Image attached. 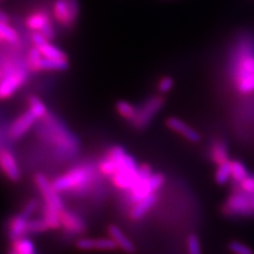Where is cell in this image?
Masks as SVG:
<instances>
[{
  "label": "cell",
  "mask_w": 254,
  "mask_h": 254,
  "mask_svg": "<svg viewBox=\"0 0 254 254\" xmlns=\"http://www.w3.org/2000/svg\"><path fill=\"white\" fill-rule=\"evenodd\" d=\"M38 125L37 134L45 142L57 146L64 158L72 157L78 152L77 138L64 123L52 114H48Z\"/></svg>",
  "instance_id": "obj_1"
},
{
  "label": "cell",
  "mask_w": 254,
  "mask_h": 254,
  "mask_svg": "<svg viewBox=\"0 0 254 254\" xmlns=\"http://www.w3.org/2000/svg\"><path fill=\"white\" fill-rule=\"evenodd\" d=\"M232 81L243 94L254 92V51L247 46L237 52L232 69Z\"/></svg>",
  "instance_id": "obj_2"
},
{
  "label": "cell",
  "mask_w": 254,
  "mask_h": 254,
  "mask_svg": "<svg viewBox=\"0 0 254 254\" xmlns=\"http://www.w3.org/2000/svg\"><path fill=\"white\" fill-rule=\"evenodd\" d=\"M165 181L164 175L161 173L153 174L152 168L147 164L139 166V176L136 184L129 190L130 200L136 203L149 195L155 194Z\"/></svg>",
  "instance_id": "obj_3"
},
{
  "label": "cell",
  "mask_w": 254,
  "mask_h": 254,
  "mask_svg": "<svg viewBox=\"0 0 254 254\" xmlns=\"http://www.w3.org/2000/svg\"><path fill=\"white\" fill-rule=\"evenodd\" d=\"M93 177V171L90 168L79 166L71 170L63 176L55 179L52 182V187L57 192H66L83 189L88 186Z\"/></svg>",
  "instance_id": "obj_4"
},
{
  "label": "cell",
  "mask_w": 254,
  "mask_h": 254,
  "mask_svg": "<svg viewBox=\"0 0 254 254\" xmlns=\"http://www.w3.org/2000/svg\"><path fill=\"white\" fill-rule=\"evenodd\" d=\"M138 176L139 166L131 156L126 154L123 160L119 164L117 173L111 179H113V184L116 188L124 190H129L136 184Z\"/></svg>",
  "instance_id": "obj_5"
},
{
  "label": "cell",
  "mask_w": 254,
  "mask_h": 254,
  "mask_svg": "<svg viewBox=\"0 0 254 254\" xmlns=\"http://www.w3.org/2000/svg\"><path fill=\"white\" fill-rule=\"evenodd\" d=\"M164 105V98L162 94H156L149 97L143 102V104L137 108V115L131 125L136 129L142 130L153 121V119L158 115L159 111L162 109Z\"/></svg>",
  "instance_id": "obj_6"
},
{
  "label": "cell",
  "mask_w": 254,
  "mask_h": 254,
  "mask_svg": "<svg viewBox=\"0 0 254 254\" xmlns=\"http://www.w3.org/2000/svg\"><path fill=\"white\" fill-rule=\"evenodd\" d=\"M79 6L77 0H54L53 1V18L63 28H72L77 20Z\"/></svg>",
  "instance_id": "obj_7"
},
{
  "label": "cell",
  "mask_w": 254,
  "mask_h": 254,
  "mask_svg": "<svg viewBox=\"0 0 254 254\" xmlns=\"http://www.w3.org/2000/svg\"><path fill=\"white\" fill-rule=\"evenodd\" d=\"M225 214L229 216H249L254 213L252 205V196L245 193L238 188L235 192L230 196L224 208Z\"/></svg>",
  "instance_id": "obj_8"
},
{
  "label": "cell",
  "mask_w": 254,
  "mask_h": 254,
  "mask_svg": "<svg viewBox=\"0 0 254 254\" xmlns=\"http://www.w3.org/2000/svg\"><path fill=\"white\" fill-rule=\"evenodd\" d=\"M29 70L27 67H20L12 72L4 73L0 78V101L12 98L18 89L26 84Z\"/></svg>",
  "instance_id": "obj_9"
},
{
  "label": "cell",
  "mask_w": 254,
  "mask_h": 254,
  "mask_svg": "<svg viewBox=\"0 0 254 254\" xmlns=\"http://www.w3.org/2000/svg\"><path fill=\"white\" fill-rule=\"evenodd\" d=\"M26 26L31 32H42L50 42L55 37V30L51 17L45 11H36L28 15Z\"/></svg>",
  "instance_id": "obj_10"
},
{
  "label": "cell",
  "mask_w": 254,
  "mask_h": 254,
  "mask_svg": "<svg viewBox=\"0 0 254 254\" xmlns=\"http://www.w3.org/2000/svg\"><path fill=\"white\" fill-rule=\"evenodd\" d=\"M34 181L39 190V192L42 193L44 197L45 204L52 206V208L57 209L60 212L65 210V206H64V202L59 195V192L54 190L52 184H50L45 175L36 174Z\"/></svg>",
  "instance_id": "obj_11"
},
{
  "label": "cell",
  "mask_w": 254,
  "mask_h": 254,
  "mask_svg": "<svg viewBox=\"0 0 254 254\" xmlns=\"http://www.w3.org/2000/svg\"><path fill=\"white\" fill-rule=\"evenodd\" d=\"M126 152L121 146H114L99 163V171L106 177H113L117 173L119 164L123 160Z\"/></svg>",
  "instance_id": "obj_12"
},
{
  "label": "cell",
  "mask_w": 254,
  "mask_h": 254,
  "mask_svg": "<svg viewBox=\"0 0 254 254\" xmlns=\"http://www.w3.org/2000/svg\"><path fill=\"white\" fill-rule=\"evenodd\" d=\"M38 121V119L28 109L22 113L12 122L9 128V136L11 139L17 140L22 138L25 134L33 127V125Z\"/></svg>",
  "instance_id": "obj_13"
},
{
  "label": "cell",
  "mask_w": 254,
  "mask_h": 254,
  "mask_svg": "<svg viewBox=\"0 0 254 254\" xmlns=\"http://www.w3.org/2000/svg\"><path fill=\"white\" fill-rule=\"evenodd\" d=\"M0 168L1 171L9 178V180L13 182H17L20 180L21 174L19 166L16 162V159L14 155L7 149L0 150Z\"/></svg>",
  "instance_id": "obj_14"
},
{
  "label": "cell",
  "mask_w": 254,
  "mask_h": 254,
  "mask_svg": "<svg viewBox=\"0 0 254 254\" xmlns=\"http://www.w3.org/2000/svg\"><path fill=\"white\" fill-rule=\"evenodd\" d=\"M76 248L83 251L89 250H100V251H113L118 249L117 243L113 238H99V240H92V238H79L76 241Z\"/></svg>",
  "instance_id": "obj_15"
},
{
  "label": "cell",
  "mask_w": 254,
  "mask_h": 254,
  "mask_svg": "<svg viewBox=\"0 0 254 254\" xmlns=\"http://www.w3.org/2000/svg\"><path fill=\"white\" fill-rule=\"evenodd\" d=\"M165 124L171 130L181 134L185 139L190 142L196 143V142H199L201 139L199 132L176 117H170L166 119Z\"/></svg>",
  "instance_id": "obj_16"
},
{
  "label": "cell",
  "mask_w": 254,
  "mask_h": 254,
  "mask_svg": "<svg viewBox=\"0 0 254 254\" xmlns=\"http://www.w3.org/2000/svg\"><path fill=\"white\" fill-rule=\"evenodd\" d=\"M61 225L66 231L72 234H82L86 230L84 220L76 214L66 210L61 212Z\"/></svg>",
  "instance_id": "obj_17"
},
{
  "label": "cell",
  "mask_w": 254,
  "mask_h": 254,
  "mask_svg": "<svg viewBox=\"0 0 254 254\" xmlns=\"http://www.w3.org/2000/svg\"><path fill=\"white\" fill-rule=\"evenodd\" d=\"M157 200H158V196L156 194H152L145 198H143V199L139 200L138 202L133 204V206L129 212V217L132 220L141 219L150 209L153 208L155 203L157 202Z\"/></svg>",
  "instance_id": "obj_18"
},
{
  "label": "cell",
  "mask_w": 254,
  "mask_h": 254,
  "mask_svg": "<svg viewBox=\"0 0 254 254\" xmlns=\"http://www.w3.org/2000/svg\"><path fill=\"white\" fill-rule=\"evenodd\" d=\"M28 224H29V219L23 217L21 214L19 215H16L10 219L9 222V237L11 238V241L18 240L20 237H23L28 231Z\"/></svg>",
  "instance_id": "obj_19"
},
{
  "label": "cell",
  "mask_w": 254,
  "mask_h": 254,
  "mask_svg": "<svg viewBox=\"0 0 254 254\" xmlns=\"http://www.w3.org/2000/svg\"><path fill=\"white\" fill-rule=\"evenodd\" d=\"M108 234L117 243L118 247L121 250H123L124 252L131 254L136 251V247H134L132 242L129 241L128 238L126 237V235L122 232V230L119 227H117L115 225L109 226L108 227Z\"/></svg>",
  "instance_id": "obj_20"
},
{
  "label": "cell",
  "mask_w": 254,
  "mask_h": 254,
  "mask_svg": "<svg viewBox=\"0 0 254 254\" xmlns=\"http://www.w3.org/2000/svg\"><path fill=\"white\" fill-rule=\"evenodd\" d=\"M19 42L20 37L18 32L10 26V22L0 20V44L16 46L19 44Z\"/></svg>",
  "instance_id": "obj_21"
},
{
  "label": "cell",
  "mask_w": 254,
  "mask_h": 254,
  "mask_svg": "<svg viewBox=\"0 0 254 254\" xmlns=\"http://www.w3.org/2000/svg\"><path fill=\"white\" fill-rule=\"evenodd\" d=\"M42 60H43V55L41 51L38 50V48L34 46L32 47L28 51L26 61H25V65L29 70V72H34V73L41 72Z\"/></svg>",
  "instance_id": "obj_22"
},
{
  "label": "cell",
  "mask_w": 254,
  "mask_h": 254,
  "mask_svg": "<svg viewBox=\"0 0 254 254\" xmlns=\"http://www.w3.org/2000/svg\"><path fill=\"white\" fill-rule=\"evenodd\" d=\"M211 158L217 165L229 161V155L226 144L220 140H215L211 145Z\"/></svg>",
  "instance_id": "obj_23"
},
{
  "label": "cell",
  "mask_w": 254,
  "mask_h": 254,
  "mask_svg": "<svg viewBox=\"0 0 254 254\" xmlns=\"http://www.w3.org/2000/svg\"><path fill=\"white\" fill-rule=\"evenodd\" d=\"M36 48H38V50L41 51L43 58L51 59V60H68L67 54L57 46L51 44L50 41H48L42 46L36 47Z\"/></svg>",
  "instance_id": "obj_24"
},
{
  "label": "cell",
  "mask_w": 254,
  "mask_h": 254,
  "mask_svg": "<svg viewBox=\"0 0 254 254\" xmlns=\"http://www.w3.org/2000/svg\"><path fill=\"white\" fill-rule=\"evenodd\" d=\"M116 110L119 116L130 123L134 120V118H136L137 115V108L131 105L129 102L123 100L118 101L116 103Z\"/></svg>",
  "instance_id": "obj_25"
},
{
  "label": "cell",
  "mask_w": 254,
  "mask_h": 254,
  "mask_svg": "<svg viewBox=\"0 0 254 254\" xmlns=\"http://www.w3.org/2000/svg\"><path fill=\"white\" fill-rule=\"evenodd\" d=\"M28 107L29 110L33 114L38 120H42L48 114V109L44 102L36 95H30L28 98Z\"/></svg>",
  "instance_id": "obj_26"
},
{
  "label": "cell",
  "mask_w": 254,
  "mask_h": 254,
  "mask_svg": "<svg viewBox=\"0 0 254 254\" xmlns=\"http://www.w3.org/2000/svg\"><path fill=\"white\" fill-rule=\"evenodd\" d=\"M68 67V60H51L43 58L41 63V71H54V72H60V71L67 70Z\"/></svg>",
  "instance_id": "obj_27"
},
{
  "label": "cell",
  "mask_w": 254,
  "mask_h": 254,
  "mask_svg": "<svg viewBox=\"0 0 254 254\" xmlns=\"http://www.w3.org/2000/svg\"><path fill=\"white\" fill-rule=\"evenodd\" d=\"M44 219L51 230L59 229L61 225V212L57 209L45 204L44 206Z\"/></svg>",
  "instance_id": "obj_28"
},
{
  "label": "cell",
  "mask_w": 254,
  "mask_h": 254,
  "mask_svg": "<svg viewBox=\"0 0 254 254\" xmlns=\"http://www.w3.org/2000/svg\"><path fill=\"white\" fill-rule=\"evenodd\" d=\"M12 249L18 254H36L35 246L25 236L12 242Z\"/></svg>",
  "instance_id": "obj_29"
},
{
  "label": "cell",
  "mask_w": 254,
  "mask_h": 254,
  "mask_svg": "<svg viewBox=\"0 0 254 254\" xmlns=\"http://www.w3.org/2000/svg\"><path fill=\"white\" fill-rule=\"evenodd\" d=\"M231 178V161H227L218 165V169L215 174V181L217 185L224 186Z\"/></svg>",
  "instance_id": "obj_30"
},
{
  "label": "cell",
  "mask_w": 254,
  "mask_h": 254,
  "mask_svg": "<svg viewBox=\"0 0 254 254\" xmlns=\"http://www.w3.org/2000/svg\"><path fill=\"white\" fill-rule=\"evenodd\" d=\"M248 175L247 169L241 161H231V177L235 182L240 184Z\"/></svg>",
  "instance_id": "obj_31"
},
{
  "label": "cell",
  "mask_w": 254,
  "mask_h": 254,
  "mask_svg": "<svg viewBox=\"0 0 254 254\" xmlns=\"http://www.w3.org/2000/svg\"><path fill=\"white\" fill-rule=\"evenodd\" d=\"M49 229L50 228H49V226H48L44 217L38 218V219L29 220V224H28L29 233H42V232L48 231Z\"/></svg>",
  "instance_id": "obj_32"
},
{
  "label": "cell",
  "mask_w": 254,
  "mask_h": 254,
  "mask_svg": "<svg viewBox=\"0 0 254 254\" xmlns=\"http://www.w3.org/2000/svg\"><path fill=\"white\" fill-rule=\"evenodd\" d=\"M174 85L175 83L173 77L169 75L162 76L157 83V91L159 94L164 95L166 93H169L174 88Z\"/></svg>",
  "instance_id": "obj_33"
},
{
  "label": "cell",
  "mask_w": 254,
  "mask_h": 254,
  "mask_svg": "<svg viewBox=\"0 0 254 254\" xmlns=\"http://www.w3.org/2000/svg\"><path fill=\"white\" fill-rule=\"evenodd\" d=\"M229 249L234 254H254L253 250L249 246L245 245L241 242L233 241L229 244Z\"/></svg>",
  "instance_id": "obj_34"
},
{
  "label": "cell",
  "mask_w": 254,
  "mask_h": 254,
  "mask_svg": "<svg viewBox=\"0 0 254 254\" xmlns=\"http://www.w3.org/2000/svg\"><path fill=\"white\" fill-rule=\"evenodd\" d=\"M188 251L189 254H201L200 243L197 235L190 234L188 237Z\"/></svg>",
  "instance_id": "obj_35"
},
{
  "label": "cell",
  "mask_w": 254,
  "mask_h": 254,
  "mask_svg": "<svg viewBox=\"0 0 254 254\" xmlns=\"http://www.w3.org/2000/svg\"><path fill=\"white\" fill-rule=\"evenodd\" d=\"M238 185H240V189L244 190L245 193H247L251 196L254 194V176H252V175H248V176Z\"/></svg>",
  "instance_id": "obj_36"
},
{
  "label": "cell",
  "mask_w": 254,
  "mask_h": 254,
  "mask_svg": "<svg viewBox=\"0 0 254 254\" xmlns=\"http://www.w3.org/2000/svg\"><path fill=\"white\" fill-rule=\"evenodd\" d=\"M38 206V200L37 199H31L27 202V204L23 206V209L21 211V215L27 218V219H30V217L33 215L34 212L36 211Z\"/></svg>",
  "instance_id": "obj_37"
},
{
  "label": "cell",
  "mask_w": 254,
  "mask_h": 254,
  "mask_svg": "<svg viewBox=\"0 0 254 254\" xmlns=\"http://www.w3.org/2000/svg\"><path fill=\"white\" fill-rule=\"evenodd\" d=\"M30 41L34 47H39L49 41V39H48L42 32H32L30 35Z\"/></svg>",
  "instance_id": "obj_38"
},
{
  "label": "cell",
  "mask_w": 254,
  "mask_h": 254,
  "mask_svg": "<svg viewBox=\"0 0 254 254\" xmlns=\"http://www.w3.org/2000/svg\"><path fill=\"white\" fill-rule=\"evenodd\" d=\"M0 20L5 21V22H10V17L9 15L4 13L2 10H0Z\"/></svg>",
  "instance_id": "obj_39"
},
{
  "label": "cell",
  "mask_w": 254,
  "mask_h": 254,
  "mask_svg": "<svg viewBox=\"0 0 254 254\" xmlns=\"http://www.w3.org/2000/svg\"><path fill=\"white\" fill-rule=\"evenodd\" d=\"M3 76V71H2V67H1V64H0V78Z\"/></svg>",
  "instance_id": "obj_40"
},
{
  "label": "cell",
  "mask_w": 254,
  "mask_h": 254,
  "mask_svg": "<svg viewBox=\"0 0 254 254\" xmlns=\"http://www.w3.org/2000/svg\"><path fill=\"white\" fill-rule=\"evenodd\" d=\"M7 254H18V253L16 252L14 249H12V248H11V250L9 251V253H7Z\"/></svg>",
  "instance_id": "obj_41"
},
{
  "label": "cell",
  "mask_w": 254,
  "mask_h": 254,
  "mask_svg": "<svg viewBox=\"0 0 254 254\" xmlns=\"http://www.w3.org/2000/svg\"><path fill=\"white\" fill-rule=\"evenodd\" d=\"M252 205H253V209H254V194L252 195Z\"/></svg>",
  "instance_id": "obj_42"
},
{
  "label": "cell",
  "mask_w": 254,
  "mask_h": 254,
  "mask_svg": "<svg viewBox=\"0 0 254 254\" xmlns=\"http://www.w3.org/2000/svg\"><path fill=\"white\" fill-rule=\"evenodd\" d=\"M0 1H2V0H0Z\"/></svg>",
  "instance_id": "obj_43"
}]
</instances>
